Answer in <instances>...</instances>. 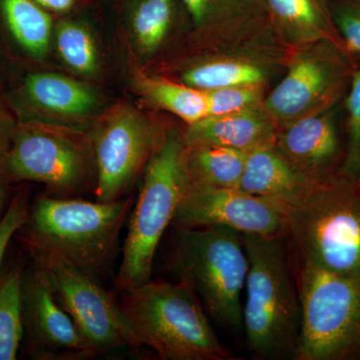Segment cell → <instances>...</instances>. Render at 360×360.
I'll return each mask as SVG.
<instances>
[{
    "mask_svg": "<svg viewBox=\"0 0 360 360\" xmlns=\"http://www.w3.org/2000/svg\"><path fill=\"white\" fill-rule=\"evenodd\" d=\"M315 182L298 172L274 143L246 153L238 188L253 195L277 198L291 206Z\"/></svg>",
    "mask_w": 360,
    "mask_h": 360,
    "instance_id": "obj_16",
    "label": "cell"
},
{
    "mask_svg": "<svg viewBox=\"0 0 360 360\" xmlns=\"http://www.w3.org/2000/svg\"><path fill=\"white\" fill-rule=\"evenodd\" d=\"M184 153V139L170 134L161 139L146 163L115 279L122 293L150 281L158 245L186 193Z\"/></svg>",
    "mask_w": 360,
    "mask_h": 360,
    "instance_id": "obj_5",
    "label": "cell"
},
{
    "mask_svg": "<svg viewBox=\"0 0 360 360\" xmlns=\"http://www.w3.org/2000/svg\"><path fill=\"white\" fill-rule=\"evenodd\" d=\"M338 104L293 120L277 131L276 148L312 181L333 176L342 165L345 141L338 123Z\"/></svg>",
    "mask_w": 360,
    "mask_h": 360,
    "instance_id": "obj_14",
    "label": "cell"
},
{
    "mask_svg": "<svg viewBox=\"0 0 360 360\" xmlns=\"http://www.w3.org/2000/svg\"><path fill=\"white\" fill-rule=\"evenodd\" d=\"M176 236L172 262L179 281L201 297L219 324L243 330L241 295L250 262L240 234L210 226L177 229Z\"/></svg>",
    "mask_w": 360,
    "mask_h": 360,
    "instance_id": "obj_6",
    "label": "cell"
},
{
    "mask_svg": "<svg viewBox=\"0 0 360 360\" xmlns=\"http://www.w3.org/2000/svg\"><path fill=\"white\" fill-rule=\"evenodd\" d=\"M250 267L245 281L243 328L255 359H295L302 303L284 238L240 234Z\"/></svg>",
    "mask_w": 360,
    "mask_h": 360,
    "instance_id": "obj_2",
    "label": "cell"
},
{
    "mask_svg": "<svg viewBox=\"0 0 360 360\" xmlns=\"http://www.w3.org/2000/svg\"><path fill=\"white\" fill-rule=\"evenodd\" d=\"M246 153L221 146H186L187 186L238 187Z\"/></svg>",
    "mask_w": 360,
    "mask_h": 360,
    "instance_id": "obj_20",
    "label": "cell"
},
{
    "mask_svg": "<svg viewBox=\"0 0 360 360\" xmlns=\"http://www.w3.org/2000/svg\"><path fill=\"white\" fill-rule=\"evenodd\" d=\"M295 51L285 77L262 104L279 127L340 103L357 68L355 59L331 40Z\"/></svg>",
    "mask_w": 360,
    "mask_h": 360,
    "instance_id": "obj_8",
    "label": "cell"
},
{
    "mask_svg": "<svg viewBox=\"0 0 360 360\" xmlns=\"http://www.w3.org/2000/svg\"><path fill=\"white\" fill-rule=\"evenodd\" d=\"M59 54L71 70L91 75L98 68L96 41L87 26L75 20H63L56 27Z\"/></svg>",
    "mask_w": 360,
    "mask_h": 360,
    "instance_id": "obj_26",
    "label": "cell"
},
{
    "mask_svg": "<svg viewBox=\"0 0 360 360\" xmlns=\"http://www.w3.org/2000/svg\"><path fill=\"white\" fill-rule=\"evenodd\" d=\"M49 13L68 14L72 13L84 4L85 0H34Z\"/></svg>",
    "mask_w": 360,
    "mask_h": 360,
    "instance_id": "obj_32",
    "label": "cell"
},
{
    "mask_svg": "<svg viewBox=\"0 0 360 360\" xmlns=\"http://www.w3.org/2000/svg\"><path fill=\"white\" fill-rule=\"evenodd\" d=\"M23 267L0 270V360L18 359L25 340L21 281Z\"/></svg>",
    "mask_w": 360,
    "mask_h": 360,
    "instance_id": "obj_24",
    "label": "cell"
},
{
    "mask_svg": "<svg viewBox=\"0 0 360 360\" xmlns=\"http://www.w3.org/2000/svg\"><path fill=\"white\" fill-rule=\"evenodd\" d=\"M0 167L11 180L39 182L54 196L77 198L87 188L96 161L92 144L85 146L70 135L39 125L21 124Z\"/></svg>",
    "mask_w": 360,
    "mask_h": 360,
    "instance_id": "obj_9",
    "label": "cell"
},
{
    "mask_svg": "<svg viewBox=\"0 0 360 360\" xmlns=\"http://www.w3.org/2000/svg\"><path fill=\"white\" fill-rule=\"evenodd\" d=\"M137 87L150 103L179 116L188 125L207 116V101L202 90L146 75L137 79Z\"/></svg>",
    "mask_w": 360,
    "mask_h": 360,
    "instance_id": "obj_23",
    "label": "cell"
},
{
    "mask_svg": "<svg viewBox=\"0 0 360 360\" xmlns=\"http://www.w3.org/2000/svg\"><path fill=\"white\" fill-rule=\"evenodd\" d=\"M175 0H134L130 26L142 53L151 54L167 39L175 16Z\"/></svg>",
    "mask_w": 360,
    "mask_h": 360,
    "instance_id": "obj_25",
    "label": "cell"
},
{
    "mask_svg": "<svg viewBox=\"0 0 360 360\" xmlns=\"http://www.w3.org/2000/svg\"><path fill=\"white\" fill-rule=\"evenodd\" d=\"M195 27L224 42L272 26L264 0H181Z\"/></svg>",
    "mask_w": 360,
    "mask_h": 360,
    "instance_id": "obj_17",
    "label": "cell"
},
{
    "mask_svg": "<svg viewBox=\"0 0 360 360\" xmlns=\"http://www.w3.org/2000/svg\"><path fill=\"white\" fill-rule=\"evenodd\" d=\"M295 360H360V278L300 264Z\"/></svg>",
    "mask_w": 360,
    "mask_h": 360,
    "instance_id": "obj_7",
    "label": "cell"
},
{
    "mask_svg": "<svg viewBox=\"0 0 360 360\" xmlns=\"http://www.w3.org/2000/svg\"><path fill=\"white\" fill-rule=\"evenodd\" d=\"M9 181L11 179L4 174L1 167H0V220L6 213L9 202Z\"/></svg>",
    "mask_w": 360,
    "mask_h": 360,
    "instance_id": "obj_33",
    "label": "cell"
},
{
    "mask_svg": "<svg viewBox=\"0 0 360 360\" xmlns=\"http://www.w3.org/2000/svg\"><path fill=\"white\" fill-rule=\"evenodd\" d=\"M290 238L300 264L360 278V179L336 174L290 206Z\"/></svg>",
    "mask_w": 360,
    "mask_h": 360,
    "instance_id": "obj_4",
    "label": "cell"
},
{
    "mask_svg": "<svg viewBox=\"0 0 360 360\" xmlns=\"http://www.w3.org/2000/svg\"><path fill=\"white\" fill-rule=\"evenodd\" d=\"M131 198L110 202L41 195L20 229L32 255L58 258L103 281L117 250Z\"/></svg>",
    "mask_w": 360,
    "mask_h": 360,
    "instance_id": "obj_1",
    "label": "cell"
},
{
    "mask_svg": "<svg viewBox=\"0 0 360 360\" xmlns=\"http://www.w3.org/2000/svg\"><path fill=\"white\" fill-rule=\"evenodd\" d=\"M270 21L284 42L293 49L331 40L343 46L331 20L326 0H264Z\"/></svg>",
    "mask_w": 360,
    "mask_h": 360,
    "instance_id": "obj_18",
    "label": "cell"
},
{
    "mask_svg": "<svg viewBox=\"0 0 360 360\" xmlns=\"http://www.w3.org/2000/svg\"><path fill=\"white\" fill-rule=\"evenodd\" d=\"M160 141L148 120L134 108L120 104L112 108L92 136L96 200H120Z\"/></svg>",
    "mask_w": 360,
    "mask_h": 360,
    "instance_id": "obj_12",
    "label": "cell"
},
{
    "mask_svg": "<svg viewBox=\"0 0 360 360\" xmlns=\"http://www.w3.org/2000/svg\"><path fill=\"white\" fill-rule=\"evenodd\" d=\"M266 78L264 66L248 59L234 58L203 61L182 75L184 84L202 91L241 85H264Z\"/></svg>",
    "mask_w": 360,
    "mask_h": 360,
    "instance_id": "obj_22",
    "label": "cell"
},
{
    "mask_svg": "<svg viewBox=\"0 0 360 360\" xmlns=\"http://www.w3.org/2000/svg\"><path fill=\"white\" fill-rule=\"evenodd\" d=\"M16 127L13 117L7 112L0 101V160L6 155L13 141Z\"/></svg>",
    "mask_w": 360,
    "mask_h": 360,
    "instance_id": "obj_31",
    "label": "cell"
},
{
    "mask_svg": "<svg viewBox=\"0 0 360 360\" xmlns=\"http://www.w3.org/2000/svg\"><path fill=\"white\" fill-rule=\"evenodd\" d=\"M25 340L32 356L45 360H82L97 352L58 302L44 270L37 262L23 269L21 281Z\"/></svg>",
    "mask_w": 360,
    "mask_h": 360,
    "instance_id": "obj_13",
    "label": "cell"
},
{
    "mask_svg": "<svg viewBox=\"0 0 360 360\" xmlns=\"http://www.w3.org/2000/svg\"><path fill=\"white\" fill-rule=\"evenodd\" d=\"M278 124L264 106L231 115L206 116L189 124L184 141L193 146H221L248 151L276 143Z\"/></svg>",
    "mask_w": 360,
    "mask_h": 360,
    "instance_id": "obj_15",
    "label": "cell"
},
{
    "mask_svg": "<svg viewBox=\"0 0 360 360\" xmlns=\"http://www.w3.org/2000/svg\"><path fill=\"white\" fill-rule=\"evenodd\" d=\"M22 94L33 108L65 120H82L96 110V92L58 73L33 72L25 77Z\"/></svg>",
    "mask_w": 360,
    "mask_h": 360,
    "instance_id": "obj_19",
    "label": "cell"
},
{
    "mask_svg": "<svg viewBox=\"0 0 360 360\" xmlns=\"http://www.w3.org/2000/svg\"><path fill=\"white\" fill-rule=\"evenodd\" d=\"M0 14L23 51L33 58H44L53 28L51 13L34 0H0Z\"/></svg>",
    "mask_w": 360,
    "mask_h": 360,
    "instance_id": "obj_21",
    "label": "cell"
},
{
    "mask_svg": "<svg viewBox=\"0 0 360 360\" xmlns=\"http://www.w3.org/2000/svg\"><path fill=\"white\" fill-rule=\"evenodd\" d=\"M120 304L139 345L161 359H239L220 341L198 295L184 281H149L123 292Z\"/></svg>",
    "mask_w": 360,
    "mask_h": 360,
    "instance_id": "obj_3",
    "label": "cell"
},
{
    "mask_svg": "<svg viewBox=\"0 0 360 360\" xmlns=\"http://www.w3.org/2000/svg\"><path fill=\"white\" fill-rule=\"evenodd\" d=\"M264 85H241L208 90L207 116L231 115L262 106L264 101Z\"/></svg>",
    "mask_w": 360,
    "mask_h": 360,
    "instance_id": "obj_28",
    "label": "cell"
},
{
    "mask_svg": "<svg viewBox=\"0 0 360 360\" xmlns=\"http://www.w3.org/2000/svg\"><path fill=\"white\" fill-rule=\"evenodd\" d=\"M54 293L97 354L139 347L120 302L101 281L75 265L44 255H33Z\"/></svg>",
    "mask_w": 360,
    "mask_h": 360,
    "instance_id": "obj_10",
    "label": "cell"
},
{
    "mask_svg": "<svg viewBox=\"0 0 360 360\" xmlns=\"http://www.w3.org/2000/svg\"><path fill=\"white\" fill-rule=\"evenodd\" d=\"M30 207L27 198L20 194L11 200L6 213L0 220V270L11 239L27 220Z\"/></svg>",
    "mask_w": 360,
    "mask_h": 360,
    "instance_id": "obj_30",
    "label": "cell"
},
{
    "mask_svg": "<svg viewBox=\"0 0 360 360\" xmlns=\"http://www.w3.org/2000/svg\"><path fill=\"white\" fill-rule=\"evenodd\" d=\"M345 110V158L338 174L360 179V65L343 98Z\"/></svg>",
    "mask_w": 360,
    "mask_h": 360,
    "instance_id": "obj_27",
    "label": "cell"
},
{
    "mask_svg": "<svg viewBox=\"0 0 360 360\" xmlns=\"http://www.w3.org/2000/svg\"><path fill=\"white\" fill-rule=\"evenodd\" d=\"M290 206L238 187L186 186L172 225L176 229L224 227L239 234L285 238Z\"/></svg>",
    "mask_w": 360,
    "mask_h": 360,
    "instance_id": "obj_11",
    "label": "cell"
},
{
    "mask_svg": "<svg viewBox=\"0 0 360 360\" xmlns=\"http://www.w3.org/2000/svg\"><path fill=\"white\" fill-rule=\"evenodd\" d=\"M331 20L345 51L360 59V0H326Z\"/></svg>",
    "mask_w": 360,
    "mask_h": 360,
    "instance_id": "obj_29",
    "label": "cell"
}]
</instances>
